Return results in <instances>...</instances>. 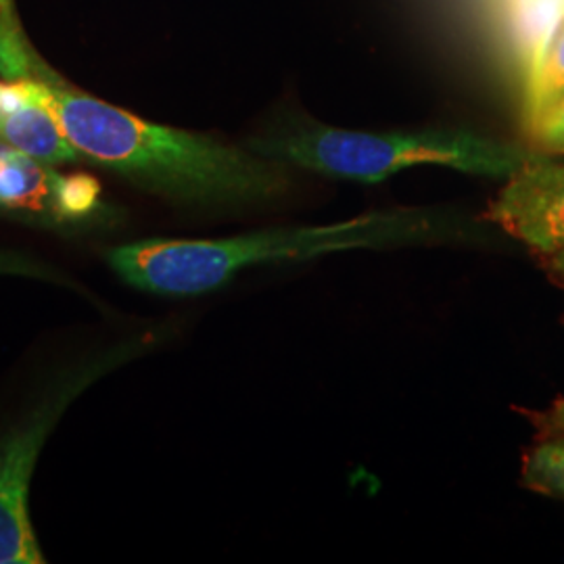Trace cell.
<instances>
[{"instance_id": "1", "label": "cell", "mask_w": 564, "mask_h": 564, "mask_svg": "<svg viewBox=\"0 0 564 564\" xmlns=\"http://www.w3.org/2000/svg\"><path fill=\"white\" fill-rule=\"evenodd\" d=\"M0 76L30 84L78 155L167 199L214 207L260 205L291 188L286 165L207 134L142 120L57 74L0 0Z\"/></svg>"}, {"instance_id": "2", "label": "cell", "mask_w": 564, "mask_h": 564, "mask_svg": "<svg viewBox=\"0 0 564 564\" xmlns=\"http://www.w3.org/2000/svg\"><path fill=\"white\" fill-rule=\"evenodd\" d=\"M481 224L444 207H395L343 223L260 230L228 239H149L109 251L123 281L158 295H202L245 268L305 262L358 249H398L485 241Z\"/></svg>"}, {"instance_id": "3", "label": "cell", "mask_w": 564, "mask_h": 564, "mask_svg": "<svg viewBox=\"0 0 564 564\" xmlns=\"http://www.w3.org/2000/svg\"><path fill=\"white\" fill-rule=\"evenodd\" d=\"M249 149L286 167L366 184L416 165L508 178L533 155V149L458 128L364 132L326 126L307 116L284 118L262 137L251 139Z\"/></svg>"}, {"instance_id": "4", "label": "cell", "mask_w": 564, "mask_h": 564, "mask_svg": "<svg viewBox=\"0 0 564 564\" xmlns=\"http://www.w3.org/2000/svg\"><path fill=\"white\" fill-rule=\"evenodd\" d=\"M134 347L111 349L61 375L20 423L0 437V564L44 563L28 512V496L36 460L51 431L86 387L118 368Z\"/></svg>"}, {"instance_id": "5", "label": "cell", "mask_w": 564, "mask_h": 564, "mask_svg": "<svg viewBox=\"0 0 564 564\" xmlns=\"http://www.w3.org/2000/svg\"><path fill=\"white\" fill-rule=\"evenodd\" d=\"M0 212L44 226L95 223L102 212L101 184L88 174H61L0 141Z\"/></svg>"}, {"instance_id": "6", "label": "cell", "mask_w": 564, "mask_h": 564, "mask_svg": "<svg viewBox=\"0 0 564 564\" xmlns=\"http://www.w3.org/2000/svg\"><path fill=\"white\" fill-rule=\"evenodd\" d=\"M487 220L544 258L564 249V162L533 149V155L506 178Z\"/></svg>"}, {"instance_id": "7", "label": "cell", "mask_w": 564, "mask_h": 564, "mask_svg": "<svg viewBox=\"0 0 564 564\" xmlns=\"http://www.w3.org/2000/svg\"><path fill=\"white\" fill-rule=\"evenodd\" d=\"M0 141L53 165L80 160L53 111L21 80H0Z\"/></svg>"}, {"instance_id": "8", "label": "cell", "mask_w": 564, "mask_h": 564, "mask_svg": "<svg viewBox=\"0 0 564 564\" xmlns=\"http://www.w3.org/2000/svg\"><path fill=\"white\" fill-rule=\"evenodd\" d=\"M564 97V21L540 55L527 90V128Z\"/></svg>"}, {"instance_id": "9", "label": "cell", "mask_w": 564, "mask_h": 564, "mask_svg": "<svg viewBox=\"0 0 564 564\" xmlns=\"http://www.w3.org/2000/svg\"><path fill=\"white\" fill-rule=\"evenodd\" d=\"M523 485L564 502V435H542L524 454Z\"/></svg>"}, {"instance_id": "10", "label": "cell", "mask_w": 564, "mask_h": 564, "mask_svg": "<svg viewBox=\"0 0 564 564\" xmlns=\"http://www.w3.org/2000/svg\"><path fill=\"white\" fill-rule=\"evenodd\" d=\"M535 151L547 155H564V97L547 107L544 113L529 126Z\"/></svg>"}, {"instance_id": "11", "label": "cell", "mask_w": 564, "mask_h": 564, "mask_svg": "<svg viewBox=\"0 0 564 564\" xmlns=\"http://www.w3.org/2000/svg\"><path fill=\"white\" fill-rule=\"evenodd\" d=\"M529 416L542 435H564V398L552 402L544 412H535Z\"/></svg>"}, {"instance_id": "12", "label": "cell", "mask_w": 564, "mask_h": 564, "mask_svg": "<svg viewBox=\"0 0 564 564\" xmlns=\"http://www.w3.org/2000/svg\"><path fill=\"white\" fill-rule=\"evenodd\" d=\"M545 270L554 281L561 282L564 286V249L545 258Z\"/></svg>"}]
</instances>
